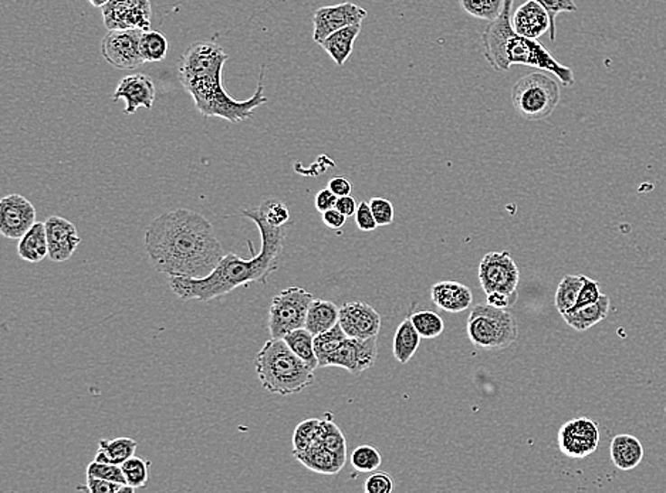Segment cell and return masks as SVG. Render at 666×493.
<instances>
[{
  "label": "cell",
  "instance_id": "6da1fadb",
  "mask_svg": "<svg viewBox=\"0 0 666 493\" xmlns=\"http://www.w3.org/2000/svg\"><path fill=\"white\" fill-rule=\"evenodd\" d=\"M145 250L157 272L187 279H204L227 255L214 225L185 208L168 210L151 222Z\"/></svg>",
  "mask_w": 666,
  "mask_h": 493
},
{
  "label": "cell",
  "instance_id": "7a4b0ae2",
  "mask_svg": "<svg viewBox=\"0 0 666 493\" xmlns=\"http://www.w3.org/2000/svg\"><path fill=\"white\" fill-rule=\"evenodd\" d=\"M244 215L254 220L262 237V250L256 256L242 259L235 254L225 255L212 274L204 279L170 277V287L182 301L209 302L250 284H266L276 272L283 252L284 240L291 222L284 227H272L260 215L259 208L245 209Z\"/></svg>",
  "mask_w": 666,
  "mask_h": 493
},
{
  "label": "cell",
  "instance_id": "3957f363",
  "mask_svg": "<svg viewBox=\"0 0 666 493\" xmlns=\"http://www.w3.org/2000/svg\"><path fill=\"white\" fill-rule=\"evenodd\" d=\"M227 59L229 56L219 44L195 42L180 57V80L204 117H219L236 124L252 117L257 107L267 103L264 96V71L256 93L247 100H235L222 84Z\"/></svg>",
  "mask_w": 666,
  "mask_h": 493
},
{
  "label": "cell",
  "instance_id": "277c9868",
  "mask_svg": "<svg viewBox=\"0 0 666 493\" xmlns=\"http://www.w3.org/2000/svg\"><path fill=\"white\" fill-rule=\"evenodd\" d=\"M514 0H504V11L496 21L489 22L484 34V56L496 71H507L512 64L534 67L549 71L566 87L573 86L574 73L569 67L560 64L543 44L533 39L520 36L512 26V5Z\"/></svg>",
  "mask_w": 666,
  "mask_h": 493
},
{
  "label": "cell",
  "instance_id": "5b68a950",
  "mask_svg": "<svg viewBox=\"0 0 666 493\" xmlns=\"http://www.w3.org/2000/svg\"><path fill=\"white\" fill-rule=\"evenodd\" d=\"M257 377L264 390L279 395H291L314 383V370L293 353L284 339H270L257 354Z\"/></svg>",
  "mask_w": 666,
  "mask_h": 493
},
{
  "label": "cell",
  "instance_id": "8992f818",
  "mask_svg": "<svg viewBox=\"0 0 666 493\" xmlns=\"http://www.w3.org/2000/svg\"><path fill=\"white\" fill-rule=\"evenodd\" d=\"M467 337L482 350H502L516 343L519 336L516 317L507 309L477 304L467 319Z\"/></svg>",
  "mask_w": 666,
  "mask_h": 493
},
{
  "label": "cell",
  "instance_id": "52a82bcc",
  "mask_svg": "<svg viewBox=\"0 0 666 493\" xmlns=\"http://www.w3.org/2000/svg\"><path fill=\"white\" fill-rule=\"evenodd\" d=\"M560 96V86L553 77L537 71L522 77L512 87L514 110L527 121L550 117L556 110Z\"/></svg>",
  "mask_w": 666,
  "mask_h": 493
},
{
  "label": "cell",
  "instance_id": "ba28073f",
  "mask_svg": "<svg viewBox=\"0 0 666 493\" xmlns=\"http://www.w3.org/2000/svg\"><path fill=\"white\" fill-rule=\"evenodd\" d=\"M313 301V294L303 287H287L274 296L269 312L272 339H283L291 331L306 326L307 313Z\"/></svg>",
  "mask_w": 666,
  "mask_h": 493
},
{
  "label": "cell",
  "instance_id": "9c48e42d",
  "mask_svg": "<svg viewBox=\"0 0 666 493\" xmlns=\"http://www.w3.org/2000/svg\"><path fill=\"white\" fill-rule=\"evenodd\" d=\"M479 282L485 293H517L520 272L509 252H490L479 265Z\"/></svg>",
  "mask_w": 666,
  "mask_h": 493
},
{
  "label": "cell",
  "instance_id": "30bf717a",
  "mask_svg": "<svg viewBox=\"0 0 666 493\" xmlns=\"http://www.w3.org/2000/svg\"><path fill=\"white\" fill-rule=\"evenodd\" d=\"M141 29L108 31L101 42V54L118 70H134L145 63L140 51Z\"/></svg>",
  "mask_w": 666,
  "mask_h": 493
},
{
  "label": "cell",
  "instance_id": "8fae6325",
  "mask_svg": "<svg viewBox=\"0 0 666 493\" xmlns=\"http://www.w3.org/2000/svg\"><path fill=\"white\" fill-rule=\"evenodd\" d=\"M600 443V428L590 418H576L559 431L560 451L571 460H584L596 452Z\"/></svg>",
  "mask_w": 666,
  "mask_h": 493
},
{
  "label": "cell",
  "instance_id": "7c38bea8",
  "mask_svg": "<svg viewBox=\"0 0 666 493\" xmlns=\"http://www.w3.org/2000/svg\"><path fill=\"white\" fill-rule=\"evenodd\" d=\"M101 14L108 31H150L153 17L150 0H110L101 7Z\"/></svg>",
  "mask_w": 666,
  "mask_h": 493
},
{
  "label": "cell",
  "instance_id": "4fadbf2b",
  "mask_svg": "<svg viewBox=\"0 0 666 493\" xmlns=\"http://www.w3.org/2000/svg\"><path fill=\"white\" fill-rule=\"evenodd\" d=\"M366 16H368V12L365 9L351 2L320 7L317 9L313 17L314 42L320 44L324 39L334 32L340 31L343 27L363 23Z\"/></svg>",
  "mask_w": 666,
  "mask_h": 493
},
{
  "label": "cell",
  "instance_id": "5bb4252c",
  "mask_svg": "<svg viewBox=\"0 0 666 493\" xmlns=\"http://www.w3.org/2000/svg\"><path fill=\"white\" fill-rule=\"evenodd\" d=\"M36 224V209L31 200L12 193L0 200V234L7 239H21Z\"/></svg>",
  "mask_w": 666,
  "mask_h": 493
},
{
  "label": "cell",
  "instance_id": "9a60e30c",
  "mask_svg": "<svg viewBox=\"0 0 666 493\" xmlns=\"http://www.w3.org/2000/svg\"><path fill=\"white\" fill-rule=\"evenodd\" d=\"M338 324L351 339H368L380 333L381 316L370 304L350 302L340 307Z\"/></svg>",
  "mask_w": 666,
  "mask_h": 493
},
{
  "label": "cell",
  "instance_id": "2e32d148",
  "mask_svg": "<svg viewBox=\"0 0 666 493\" xmlns=\"http://www.w3.org/2000/svg\"><path fill=\"white\" fill-rule=\"evenodd\" d=\"M46 224L49 259L56 264H63L71 259L77 247L80 246L81 237L73 222L61 217H51Z\"/></svg>",
  "mask_w": 666,
  "mask_h": 493
},
{
  "label": "cell",
  "instance_id": "e0dca14e",
  "mask_svg": "<svg viewBox=\"0 0 666 493\" xmlns=\"http://www.w3.org/2000/svg\"><path fill=\"white\" fill-rule=\"evenodd\" d=\"M155 86L151 77L143 74H131L124 77L114 93L113 100L125 101L124 113H137L138 108L151 110L155 100Z\"/></svg>",
  "mask_w": 666,
  "mask_h": 493
},
{
  "label": "cell",
  "instance_id": "ac0fdd59",
  "mask_svg": "<svg viewBox=\"0 0 666 493\" xmlns=\"http://www.w3.org/2000/svg\"><path fill=\"white\" fill-rule=\"evenodd\" d=\"M512 26L520 36L537 41L550 31V16L536 0H527L512 16Z\"/></svg>",
  "mask_w": 666,
  "mask_h": 493
},
{
  "label": "cell",
  "instance_id": "d6986e66",
  "mask_svg": "<svg viewBox=\"0 0 666 493\" xmlns=\"http://www.w3.org/2000/svg\"><path fill=\"white\" fill-rule=\"evenodd\" d=\"M430 299L435 306L449 313H460L469 309L472 304V290L459 282L445 280L433 284L430 289Z\"/></svg>",
  "mask_w": 666,
  "mask_h": 493
},
{
  "label": "cell",
  "instance_id": "ffe728a7",
  "mask_svg": "<svg viewBox=\"0 0 666 493\" xmlns=\"http://www.w3.org/2000/svg\"><path fill=\"white\" fill-rule=\"evenodd\" d=\"M293 455L304 467L317 473L336 475L343 470L346 462L337 457L333 451L324 447L323 443L314 442L304 451H293Z\"/></svg>",
  "mask_w": 666,
  "mask_h": 493
},
{
  "label": "cell",
  "instance_id": "44dd1931",
  "mask_svg": "<svg viewBox=\"0 0 666 493\" xmlns=\"http://www.w3.org/2000/svg\"><path fill=\"white\" fill-rule=\"evenodd\" d=\"M611 460L620 470H635L643 460V445L630 433L614 437L610 448Z\"/></svg>",
  "mask_w": 666,
  "mask_h": 493
},
{
  "label": "cell",
  "instance_id": "7402d4cb",
  "mask_svg": "<svg viewBox=\"0 0 666 493\" xmlns=\"http://www.w3.org/2000/svg\"><path fill=\"white\" fill-rule=\"evenodd\" d=\"M17 254L24 262L41 264L42 260L49 257V244H47L46 224L36 222L26 234L19 239Z\"/></svg>",
  "mask_w": 666,
  "mask_h": 493
},
{
  "label": "cell",
  "instance_id": "603a6c76",
  "mask_svg": "<svg viewBox=\"0 0 666 493\" xmlns=\"http://www.w3.org/2000/svg\"><path fill=\"white\" fill-rule=\"evenodd\" d=\"M360 32L361 24L343 27L340 31L334 32L327 39H324L320 46L333 59L337 66H344V63L348 60V57L353 53L354 43H356Z\"/></svg>",
  "mask_w": 666,
  "mask_h": 493
},
{
  "label": "cell",
  "instance_id": "cb8c5ba5",
  "mask_svg": "<svg viewBox=\"0 0 666 493\" xmlns=\"http://www.w3.org/2000/svg\"><path fill=\"white\" fill-rule=\"evenodd\" d=\"M610 297L603 296L600 297V301L596 302L590 306L583 307L576 312H569V313L563 314V319L569 327H573L574 330L586 331L596 324L601 323V321L608 316L610 312Z\"/></svg>",
  "mask_w": 666,
  "mask_h": 493
},
{
  "label": "cell",
  "instance_id": "d4e9b609",
  "mask_svg": "<svg viewBox=\"0 0 666 493\" xmlns=\"http://www.w3.org/2000/svg\"><path fill=\"white\" fill-rule=\"evenodd\" d=\"M338 317H340V309L333 302L314 299L307 313L304 327L311 334L317 336V334L330 330L336 324H338Z\"/></svg>",
  "mask_w": 666,
  "mask_h": 493
},
{
  "label": "cell",
  "instance_id": "484cf974",
  "mask_svg": "<svg viewBox=\"0 0 666 493\" xmlns=\"http://www.w3.org/2000/svg\"><path fill=\"white\" fill-rule=\"evenodd\" d=\"M137 447V441L128 437L116 438V440H100L98 441L97 455H96L94 460L121 465V463L135 455Z\"/></svg>",
  "mask_w": 666,
  "mask_h": 493
},
{
  "label": "cell",
  "instance_id": "4316f807",
  "mask_svg": "<svg viewBox=\"0 0 666 493\" xmlns=\"http://www.w3.org/2000/svg\"><path fill=\"white\" fill-rule=\"evenodd\" d=\"M421 334L413 327L412 321H403L398 326L395 336H393V357L398 363L407 364L415 356L421 343Z\"/></svg>",
  "mask_w": 666,
  "mask_h": 493
},
{
  "label": "cell",
  "instance_id": "83f0119b",
  "mask_svg": "<svg viewBox=\"0 0 666 493\" xmlns=\"http://www.w3.org/2000/svg\"><path fill=\"white\" fill-rule=\"evenodd\" d=\"M283 339L287 346L291 347L293 353L301 357L304 363L309 364L313 370L319 368V358L314 350V334L307 330L306 327L291 331Z\"/></svg>",
  "mask_w": 666,
  "mask_h": 493
},
{
  "label": "cell",
  "instance_id": "f1b7e54d",
  "mask_svg": "<svg viewBox=\"0 0 666 493\" xmlns=\"http://www.w3.org/2000/svg\"><path fill=\"white\" fill-rule=\"evenodd\" d=\"M583 284V274H577V276H573V274H566V276L561 279L559 287H557L556 299H554L556 309L561 316H563L564 313H569V312L573 309Z\"/></svg>",
  "mask_w": 666,
  "mask_h": 493
},
{
  "label": "cell",
  "instance_id": "f546056e",
  "mask_svg": "<svg viewBox=\"0 0 666 493\" xmlns=\"http://www.w3.org/2000/svg\"><path fill=\"white\" fill-rule=\"evenodd\" d=\"M340 324H336L330 330L314 336V350H316L317 358H319V367L326 366V361L331 353L338 349L347 339Z\"/></svg>",
  "mask_w": 666,
  "mask_h": 493
},
{
  "label": "cell",
  "instance_id": "4dcf8cb0",
  "mask_svg": "<svg viewBox=\"0 0 666 493\" xmlns=\"http://www.w3.org/2000/svg\"><path fill=\"white\" fill-rule=\"evenodd\" d=\"M140 51L143 54L145 63L147 61L148 63L162 61L168 53L167 37L157 31L143 32L140 41Z\"/></svg>",
  "mask_w": 666,
  "mask_h": 493
},
{
  "label": "cell",
  "instance_id": "1f68e13d",
  "mask_svg": "<svg viewBox=\"0 0 666 493\" xmlns=\"http://www.w3.org/2000/svg\"><path fill=\"white\" fill-rule=\"evenodd\" d=\"M121 468H123L124 477H125L128 487L134 488L135 490L147 487L148 480H150V460L134 455L130 460L121 463Z\"/></svg>",
  "mask_w": 666,
  "mask_h": 493
},
{
  "label": "cell",
  "instance_id": "d6a6232c",
  "mask_svg": "<svg viewBox=\"0 0 666 493\" xmlns=\"http://www.w3.org/2000/svg\"><path fill=\"white\" fill-rule=\"evenodd\" d=\"M422 339H437L445 331V321L432 311H418L410 317Z\"/></svg>",
  "mask_w": 666,
  "mask_h": 493
},
{
  "label": "cell",
  "instance_id": "836d02e7",
  "mask_svg": "<svg viewBox=\"0 0 666 493\" xmlns=\"http://www.w3.org/2000/svg\"><path fill=\"white\" fill-rule=\"evenodd\" d=\"M459 4L469 16L494 22L504 11V0H459Z\"/></svg>",
  "mask_w": 666,
  "mask_h": 493
},
{
  "label": "cell",
  "instance_id": "e575fe53",
  "mask_svg": "<svg viewBox=\"0 0 666 493\" xmlns=\"http://www.w3.org/2000/svg\"><path fill=\"white\" fill-rule=\"evenodd\" d=\"M324 367H341V368L350 371L354 376H358V371H356V339L347 337L341 346L327 358Z\"/></svg>",
  "mask_w": 666,
  "mask_h": 493
},
{
  "label": "cell",
  "instance_id": "d590c367",
  "mask_svg": "<svg viewBox=\"0 0 666 493\" xmlns=\"http://www.w3.org/2000/svg\"><path fill=\"white\" fill-rule=\"evenodd\" d=\"M316 442L323 443L324 447L333 451L337 457L346 462L347 460V443L343 433L336 423L331 421H323L321 423L320 435Z\"/></svg>",
  "mask_w": 666,
  "mask_h": 493
},
{
  "label": "cell",
  "instance_id": "8d00e7d4",
  "mask_svg": "<svg viewBox=\"0 0 666 493\" xmlns=\"http://www.w3.org/2000/svg\"><path fill=\"white\" fill-rule=\"evenodd\" d=\"M383 458L380 451L371 445H361L354 450L351 455V465L358 472H374L380 468Z\"/></svg>",
  "mask_w": 666,
  "mask_h": 493
},
{
  "label": "cell",
  "instance_id": "74e56055",
  "mask_svg": "<svg viewBox=\"0 0 666 493\" xmlns=\"http://www.w3.org/2000/svg\"><path fill=\"white\" fill-rule=\"evenodd\" d=\"M321 423H323V420L311 418V420L303 421V423L297 425L293 435L294 451L307 450V448L311 447V445L319 440Z\"/></svg>",
  "mask_w": 666,
  "mask_h": 493
},
{
  "label": "cell",
  "instance_id": "f35d334b",
  "mask_svg": "<svg viewBox=\"0 0 666 493\" xmlns=\"http://www.w3.org/2000/svg\"><path fill=\"white\" fill-rule=\"evenodd\" d=\"M257 208H259L262 218L266 220L267 224L272 225V227H284V225L291 222L289 208L282 200H266L264 204Z\"/></svg>",
  "mask_w": 666,
  "mask_h": 493
},
{
  "label": "cell",
  "instance_id": "ab89813d",
  "mask_svg": "<svg viewBox=\"0 0 666 493\" xmlns=\"http://www.w3.org/2000/svg\"><path fill=\"white\" fill-rule=\"evenodd\" d=\"M537 4L546 9L550 16V41H556L557 37V16L563 12H577V5L574 0H536Z\"/></svg>",
  "mask_w": 666,
  "mask_h": 493
},
{
  "label": "cell",
  "instance_id": "60d3db41",
  "mask_svg": "<svg viewBox=\"0 0 666 493\" xmlns=\"http://www.w3.org/2000/svg\"><path fill=\"white\" fill-rule=\"evenodd\" d=\"M376 358V336L368 339H356V371L360 376L368 370Z\"/></svg>",
  "mask_w": 666,
  "mask_h": 493
},
{
  "label": "cell",
  "instance_id": "b9f144b4",
  "mask_svg": "<svg viewBox=\"0 0 666 493\" xmlns=\"http://www.w3.org/2000/svg\"><path fill=\"white\" fill-rule=\"evenodd\" d=\"M87 477H96L100 478V479L110 480V482L127 485L125 477H124L123 468H121V465H114V463H104L94 460V462H91L87 467Z\"/></svg>",
  "mask_w": 666,
  "mask_h": 493
},
{
  "label": "cell",
  "instance_id": "7bdbcfd3",
  "mask_svg": "<svg viewBox=\"0 0 666 493\" xmlns=\"http://www.w3.org/2000/svg\"><path fill=\"white\" fill-rule=\"evenodd\" d=\"M79 490H87L90 493H121L134 492V488L123 483L110 482V480L100 479L96 477H87L86 487H79Z\"/></svg>",
  "mask_w": 666,
  "mask_h": 493
},
{
  "label": "cell",
  "instance_id": "ee69618b",
  "mask_svg": "<svg viewBox=\"0 0 666 493\" xmlns=\"http://www.w3.org/2000/svg\"><path fill=\"white\" fill-rule=\"evenodd\" d=\"M601 296H603V293L600 292V284L597 280L584 276L583 287H581L580 293L577 297L576 304L569 312H576L578 309H583V307L590 306V304L600 301Z\"/></svg>",
  "mask_w": 666,
  "mask_h": 493
},
{
  "label": "cell",
  "instance_id": "f6af8a7d",
  "mask_svg": "<svg viewBox=\"0 0 666 493\" xmlns=\"http://www.w3.org/2000/svg\"><path fill=\"white\" fill-rule=\"evenodd\" d=\"M370 207L378 227H388L393 224L395 212H393V205L387 198H373L370 200Z\"/></svg>",
  "mask_w": 666,
  "mask_h": 493
},
{
  "label": "cell",
  "instance_id": "bcb514c9",
  "mask_svg": "<svg viewBox=\"0 0 666 493\" xmlns=\"http://www.w3.org/2000/svg\"><path fill=\"white\" fill-rule=\"evenodd\" d=\"M395 488L391 475L385 472H375L370 478H366L364 490L366 493H391Z\"/></svg>",
  "mask_w": 666,
  "mask_h": 493
},
{
  "label": "cell",
  "instance_id": "7dc6e473",
  "mask_svg": "<svg viewBox=\"0 0 666 493\" xmlns=\"http://www.w3.org/2000/svg\"><path fill=\"white\" fill-rule=\"evenodd\" d=\"M356 225L363 232H373V230L378 228L375 218H374L373 210H371L370 202L363 200L358 205V209L356 212Z\"/></svg>",
  "mask_w": 666,
  "mask_h": 493
},
{
  "label": "cell",
  "instance_id": "c3c4849f",
  "mask_svg": "<svg viewBox=\"0 0 666 493\" xmlns=\"http://www.w3.org/2000/svg\"><path fill=\"white\" fill-rule=\"evenodd\" d=\"M337 200H338V197L336 193L330 188H326V190H321L320 192L317 193L314 204H316V209L323 214L326 210L336 208Z\"/></svg>",
  "mask_w": 666,
  "mask_h": 493
},
{
  "label": "cell",
  "instance_id": "681fc988",
  "mask_svg": "<svg viewBox=\"0 0 666 493\" xmlns=\"http://www.w3.org/2000/svg\"><path fill=\"white\" fill-rule=\"evenodd\" d=\"M516 302L517 293L506 294L495 292V293L487 294V304L497 307V309H510L516 304Z\"/></svg>",
  "mask_w": 666,
  "mask_h": 493
},
{
  "label": "cell",
  "instance_id": "f907efd6",
  "mask_svg": "<svg viewBox=\"0 0 666 493\" xmlns=\"http://www.w3.org/2000/svg\"><path fill=\"white\" fill-rule=\"evenodd\" d=\"M323 222L330 229L338 230L346 225L347 217L341 214L340 210L337 209V208H333V209L323 212Z\"/></svg>",
  "mask_w": 666,
  "mask_h": 493
},
{
  "label": "cell",
  "instance_id": "816d5d0a",
  "mask_svg": "<svg viewBox=\"0 0 666 493\" xmlns=\"http://www.w3.org/2000/svg\"><path fill=\"white\" fill-rule=\"evenodd\" d=\"M328 188L336 193L337 197H346V195H351L353 191V185L350 181L344 177H336L328 182Z\"/></svg>",
  "mask_w": 666,
  "mask_h": 493
},
{
  "label": "cell",
  "instance_id": "f5cc1de1",
  "mask_svg": "<svg viewBox=\"0 0 666 493\" xmlns=\"http://www.w3.org/2000/svg\"><path fill=\"white\" fill-rule=\"evenodd\" d=\"M336 208L340 210L341 214L346 215L347 218H350L356 215L358 205H356V198L351 197V195H346V197H340L337 200Z\"/></svg>",
  "mask_w": 666,
  "mask_h": 493
},
{
  "label": "cell",
  "instance_id": "db71d44e",
  "mask_svg": "<svg viewBox=\"0 0 666 493\" xmlns=\"http://www.w3.org/2000/svg\"><path fill=\"white\" fill-rule=\"evenodd\" d=\"M110 0H88V4L91 5V6L94 7H103L104 5H107Z\"/></svg>",
  "mask_w": 666,
  "mask_h": 493
}]
</instances>
